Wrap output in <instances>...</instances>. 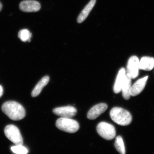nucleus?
<instances>
[{"mask_svg":"<svg viewBox=\"0 0 154 154\" xmlns=\"http://www.w3.org/2000/svg\"><path fill=\"white\" fill-rule=\"evenodd\" d=\"M2 110L10 119L15 121L23 119L26 115L25 109L21 104L14 101H8L2 106Z\"/></svg>","mask_w":154,"mask_h":154,"instance_id":"f257e3e1","label":"nucleus"},{"mask_svg":"<svg viewBox=\"0 0 154 154\" xmlns=\"http://www.w3.org/2000/svg\"><path fill=\"white\" fill-rule=\"evenodd\" d=\"M111 119L116 124L122 126H127L131 124L132 117L127 110L121 107H114L110 110Z\"/></svg>","mask_w":154,"mask_h":154,"instance_id":"f03ea898","label":"nucleus"},{"mask_svg":"<svg viewBox=\"0 0 154 154\" xmlns=\"http://www.w3.org/2000/svg\"><path fill=\"white\" fill-rule=\"evenodd\" d=\"M56 126L59 129L69 133H74L79 129V125L78 122L71 118L61 117L56 122Z\"/></svg>","mask_w":154,"mask_h":154,"instance_id":"7ed1b4c3","label":"nucleus"},{"mask_svg":"<svg viewBox=\"0 0 154 154\" xmlns=\"http://www.w3.org/2000/svg\"><path fill=\"white\" fill-rule=\"evenodd\" d=\"M96 130L98 134L106 140L113 139L116 135L114 127L112 125L104 122H100L97 125Z\"/></svg>","mask_w":154,"mask_h":154,"instance_id":"20e7f679","label":"nucleus"},{"mask_svg":"<svg viewBox=\"0 0 154 154\" xmlns=\"http://www.w3.org/2000/svg\"><path fill=\"white\" fill-rule=\"evenodd\" d=\"M6 137L16 145H22L23 139L19 128L13 125H9L5 128L4 130Z\"/></svg>","mask_w":154,"mask_h":154,"instance_id":"39448f33","label":"nucleus"},{"mask_svg":"<svg viewBox=\"0 0 154 154\" xmlns=\"http://www.w3.org/2000/svg\"><path fill=\"white\" fill-rule=\"evenodd\" d=\"M139 60L136 56L131 57L128 60L127 66L126 74L131 79H135L138 76Z\"/></svg>","mask_w":154,"mask_h":154,"instance_id":"423d86ee","label":"nucleus"},{"mask_svg":"<svg viewBox=\"0 0 154 154\" xmlns=\"http://www.w3.org/2000/svg\"><path fill=\"white\" fill-rule=\"evenodd\" d=\"M19 8L26 13L38 12L41 8L40 3L34 0H25L19 4Z\"/></svg>","mask_w":154,"mask_h":154,"instance_id":"0eeeda50","label":"nucleus"},{"mask_svg":"<svg viewBox=\"0 0 154 154\" xmlns=\"http://www.w3.org/2000/svg\"><path fill=\"white\" fill-rule=\"evenodd\" d=\"M77 112L76 109L72 106L57 107L53 110L54 114L64 118H71L76 114Z\"/></svg>","mask_w":154,"mask_h":154,"instance_id":"6e6552de","label":"nucleus"},{"mask_svg":"<svg viewBox=\"0 0 154 154\" xmlns=\"http://www.w3.org/2000/svg\"><path fill=\"white\" fill-rule=\"evenodd\" d=\"M108 106L105 103L97 104L90 109L88 112L87 117L88 119L94 120L102 114L107 110Z\"/></svg>","mask_w":154,"mask_h":154,"instance_id":"1a4fd4ad","label":"nucleus"},{"mask_svg":"<svg viewBox=\"0 0 154 154\" xmlns=\"http://www.w3.org/2000/svg\"><path fill=\"white\" fill-rule=\"evenodd\" d=\"M148 76L141 78L137 80L132 86L131 89V96H135L140 94L144 89L147 81L148 79Z\"/></svg>","mask_w":154,"mask_h":154,"instance_id":"9d476101","label":"nucleus"},{"mask_svg":"<svg viewBox=\"0 0 154 154\" xmlns=\"http://www.w3.org/2000/svg\"><path fill=\"white\" fill-rule=\"evenodd\" d=\"M126 75V70L124 68H122L119 71L114 83L113 91L115 94H119L121 92L122 87L124 82Z\"/></svg>","mask_w":154,"mask_h":154,"instance_id":"9b49d317","label":"nucleus"},{"mask_svg":"<svg viewBox=\"0 0 154 154\" xmlns=\"http://www.w3.org/2000/svg\"><path fill=\"white\" fill-rule=\"evenodd\" d=\"M96 2V0H91L88 5L85 6L78 17L77 22L78 23L80 24L82 23L87 19L90 12L95 6Z\"/></svg>","mask_w":154,"mask_h":154,"instance_id":"f8f14e48","label":"nucleus"},{"mask_svg":"<svg viewBox=\"0 0 154 154\" xmlns=\"http://www.w3.org/2000/svg\"><path fill=\"white\" fill-rule=\"evenodd\" d=\"M154 67V58L149 57H143L139 61L140 69L151 71Z\"/></svg>","mask_w":154,"mask_h":154,"instance_id":"ddd939ff","label":"nucleus"},{"mask_svg":"<svg viewBox=\"0 0 154 154\" xmlns=\"http://www.w3.org/2000/svg\"><path fill=\"white\" fill-rule=\"evenodd\" d=\"M131 79L130 77L126 75L125 79L122 87L121 91H122L123 98L126 100H128L131 97L130 91L131 88Z\"/></svg>","mask_w":154,"mask_h":154,"instance_id":"4468645a","label":"nucleus"},{"mask_svg":"<svg viewBox=\"0 0 154 154\" xmlns=\"http://www.w3.org/2000/svg\"><path fill=\"white\" fill-rule=\"evenodd\" d=\"M49 77L48 76H45L42 78L37 85L34 88L32 93L31 96L33 97H36L40 94L43 88L49 82Z\"/></svg>","mask_w":154,"mask_h":154,"instance_id":"2eb2a0df","label":"nucleus"},{"mask_svg":"<svg viewBox=\"0 0 154 154\" xmlns=\"http://www.w3.org/2000/svg\"><path fill=\"white\" fill-rule=\"evenodd\" d=\"M115 147L117 151L121 154H125V147L124 142L122 137L120 136H118L116 138L115 144H114Z\"/></svg>","mask_w":154,"mask_h":154,"instance_id":"dca6fc26","label":"nucleus"},{"mask_svg":"<svg viewBox=\"0 0 154 154\" xmlns=\"http://www.w3.org/2000/svg\"><path fill=\"white\" fill-rule=\"evenodd\" d=\"M18 37L23 42H30L32 38V34L28 29H22L18 33Z\"/></svg>","mask_w":154,"mask_h":154,"instance_id":"f3484780","label":"nucleus"},{"mask_svg":"<svg viewBox=\"0 0 154 154\" xmlns=\"http://www.w3.org/2000/svg\"><path fill=\"white\" fill-rule=\"evenodd\" d=\"M11 150L14 153L18 154H26L28 152V149L23 146L22 145H19L12 146Z\"/></svg>","mask_w":154,"mask_h":154,"instance_id":"a211bd4d","label":"nucleus"},{"mask_svg":"<svg viewBox=\"0 0 154 154\" xmlns=\"http://www.w3.org/2000/svg\"><path fill=\"white\" fill-rule=\"evenodd\" d=\"M3 94V88L2 86H0V98L2 96Z\"/></svg>","mask_w":154,"mask_h":154,"instance_id":"6ab92c4d","label":"nucleus"},{"mask_svg":"<svg viewBox=\"0 0 154 154\" xmlns=\"http://www.w3.org/2000/svg\"><path fill=\"white\" fill-rule=\"evenodd\" d=\"M2 3L0 2V12L2 11Z\"/></svg>","mask_w":154,"mask_h":154,"instance_id":"aec40b11","label":"nucleus"}]
</instances>
